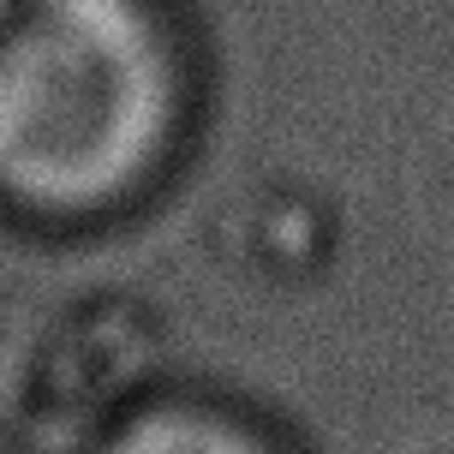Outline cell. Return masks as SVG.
I'll list each match as a JSON object with an SVG mask.
<instances>
[{"instance_id":"cell-2","label":"cell","mask_w":454,"mask_h":454,"mask_svg":"<svg viewBox=\"0 0 454 454\" xmlns=\"http://www.w3.org/2000/svg\"><path fill=\"white\" fill-rule=\"evenodd\" d=\"M90 454H281L263 431H251L246 419H227L215 407H144L120 419Z\"/></svg>"},{"instance_id":"cell-1","label":"cell","mask_w":454,"mask_h":454,"mask_svg":"<svg viewBox=\"0 0 454 454\" xmlns=\"http://www.w3.org/2000/svg\"><path fill=\"white\" fill-rule=\"evenodd\" d=\"M180 48L150 0H0V204L84 222L180 137Z\"/></svg>"}]
</instances>
